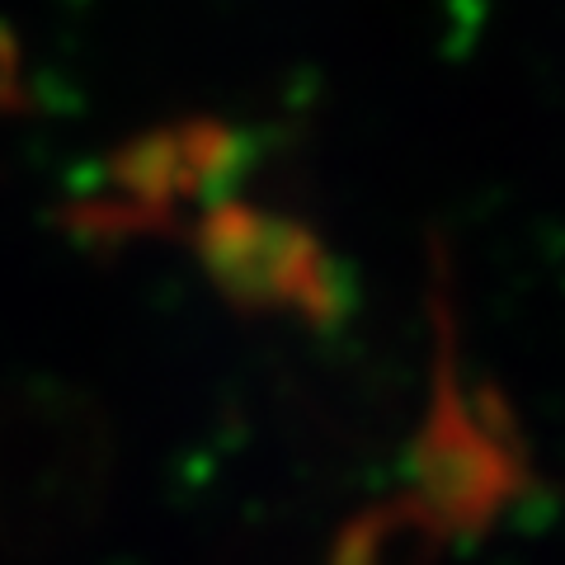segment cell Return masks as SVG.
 Listing matches in <instances>:
<instances>
[{"instance_id":"1","label":"cell","mask_w":565,"mask_h":565,"mask_svg":"<svg viewBox=\"0 0 565 565\" xmlns=\"http://www.w3.org/2000/svg\"><path fill=\"white\" fill-rule=\"evenodd\" d=\"M438 377L415 448V509H401L415 533H481L527 490V452L494 386H467L457 363L452 302L434 297Z\"/></svg>"},{"instance_id":"2","label":"cell","mask_w":565,"mask_h":565,"mask_svg":"<svg viewBox=\"0 0 565 565\" xmlns=\"http://www.w3.org/2000/svg\"><path fill=\"white\" fill-rule=\"evenodd\" d=\"M193 255L226 302L274 321L330 326L349 307L340 259L307 222L245 199H217L189 226Z\"/></svg>"},{"instance_id":"3","label":"cell","mask_w":565,"mask_h":565,"mask_svg":"<svg viewBox=\"0 0 565 565\" xmlns=\"http://www.w3.org/2000/svg\"><path fill=\"white\" fill-rule=\"evenodd\" d=\"M241 161V137L222 122H170L128 141L71 217L85 236L104 241L184 226L189 212L199 217L232 189Z\"/></svg>"}]
</instances>
